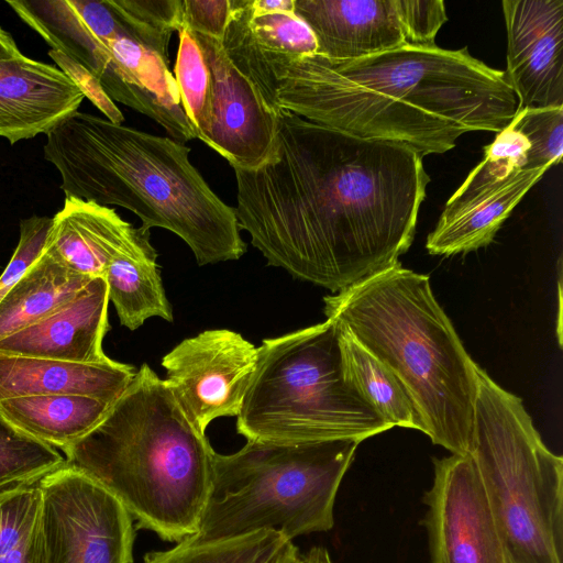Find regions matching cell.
<instances>
[{"label": "cell", "instance_id": "7c38bea8", "mask_svg": "<svg viewBox=\"0 0 563 563\" xmlns=\"http://www.w3.org/2000/svg\"><path fill=\"white\" fill-rule=\"evenodd\" d=\"M423 518L431 563H507L508 555L472 457L433 460Z\"/></svg>", "mask_w": 563, "mask_h": 563}, {"label": "cell", "instance_id": "f546056e", "mask_svg": "<svg viewBox=\"0 0 563 563\" xmlns=\"http://www.w3.org/2000/svg\"><path fill=\"white\" fill-rule=\"evenodd\" d=\"M130 38L159 55L167 64L168 45L181 27V0H107Z\"/></svg>", "mask_w": 563, "mask_h": 563}, {"label": "cell", "instance_id": "f35d334b", "mask_svg": "<svg viewBox=\"0 0 563 563\" xmlns=\"http://www.w3.org/2000/svg\"><path fill=\"white\" fill-rule=\"evenodd\" d=\"M23 56L12 35L0 26V60L18 59Z\"/></svg>", "mask_w": 563, "mask_h": 563}, {"label": "cell", "instance_id": "b9f144b4", "mask_svg": "<svg viewBox=\"0 0 563 563\" xmlns=\"http://www.w3.org/2000/svg\"><path fill=\"white\" fill-rule=\"evenodd\" d=\"M507 563H514V562L511 560H509V558H508V562Z\"/></svg>", "mask_w": 563, "mask_h": 563}, {"label": "cell", "instance_id": "d6986e66", "mask_svg": "<svg viewBox=\"0 0 563 563\" xmlns=\"http://www.w3.org/2000/svg\"><path fill=\"white\" fill-rule=\"evenodd\" d=\"M221 44L234 67L273 109H276L275 95L268 67L317 53L312 31L295 11L257 13L251 9L250 0H233Z\"/></svg>", "mask_w": 563, "mask_h": 563}, {"label": "cell", "instance_id": "4fadbf2b", "mask_svg": "<svg viewBox=\"0 0 563 563\" xmlns=\"http://www.w3.org/2000/svg\"><path fill=\"white\" fill-rule=\"evenodd\" d=\"M194 34L211 76L210 132L205 144L232 168H254L273 148L282 110L273 109L234 67L221 41Z\"/></svg>", "mask_w": 563, "mask_h": 563}, {"label": "cell", "instance_id": "603a6c76", "mask_svg": "<svg viewBox=\"0 0 563 563\" xmlns=\"http://www.w3.org/2000/svg\"><path fill=\"white\" fill-rule=\"evenodd\" d=\"M112 404L80 394L36 395L0 401V415L23 433L65 451L90 432Z\"/></svg>", "mask_w": 563, "mask_h": 563}, {"label": "cell", "instance_id": "83f0119b", "mask_svg": "<svg viewBox=\"0 0 563 563\" xmlns=\"http://www.w3.org/2000/svg\"><path fill=\"white\" fill-rule=\"evenodd\" d=\"M530 143L510 123L496 134L485 146L483 161L474 167L463 184L448 200L443 213L464 206L476 197L507 180L515 173L525 169Z\"/></svg>", "mask_w": 563, "mask_h": 563}, {"label": "cell", "instance_id": "7a4b0ae2", "mask_svg": "<svg viewBox=\"0 0 563 563\" xmlns=\"http://www.w3.org/2000/svg\"><path fill=\"white\" fill-rule=\"evenodd\" d=\"M278 110L349 134L452 150L467 132H500L517 111L505 71L466 47L406 46L355 59L310 54L268 67Z\"/></svg>", "mask_w": 563, "mask_h": 563}, {"label": "cell", "instance_id": "52a82bcc", "mask_svg": "<svg viewBox=\"0 0 563 563\" xmlns=\"http://www.w3.org/2000/svg\"><path fill=\"white\" fill-rule=\"evenodd\" d=\"M257 349L236 416L246 440L362 442L391 429L345 379L332 320L265 339Z\"/></svg>", "mask_w": 563, "mask_h": 563}, {"label": "cell", "instance_id": "2e32d148", "mask_svg": "<svg viewBox=\"0 0 563 563\" xmlns=\"http://www.w3.org/2000/svg\"><path fill=\"white\" fill-rule=\"evenodd\" d=\"M108 288L95 277L65 306L0 340V352L73 363H102V341L109 330Z\"/></svg>", "mask_w": 563, "mask_h": 563}, {"label": "cell", "instance_id": "8992f818", "mask_svg": "<svg viewBox=\"0 0 563 563\" xmlns=\"http://www.w3.org/2000/svg\"><path fill=\"white\" fill-rule=\"evenodd\" d=\"M360 443L247 440L234 453L216 452L208 500L189 538L211 542L274 530L292 541L331 530L338 490Z\"/></svg>", "mask_w": 563, "mask_h": 563}, {"label": "cell", "instance_id": "d590c367", "mask_svg": "<svg viewBox=\"0 0 563 563\" xmlns=\"http://www.w3.org/2000/svg\"><path fill=\"white\" fill-rule=\"evenodd\" d=\"M48 56L107 120L113 123H123L122 112L103 91L99 80L87 68L57 51L49 49Z\"/></svg>", "mask_w": 563, "mask_h": 563}, {"label": "cell", "instance_id": "60d3db41", "mask_svg": "<svg viewBox=\"0 0 563 563\" xmlns=\"http://www.w3.org/2000/svg\"><path fill=\"white\" fill-rule=\"evenodd\" d=\"M276 563H302V554L291 542Z\"/></svg>", "mask_w": 563, "mask_h": 563}, {"label": "cell", "instance_id": "d4e9b609", "mask_svg": "<svg viewBox=\"0 0 563 563\" xmlns=\"http://www.w3.org/2000/svg\"><path fill=\"white\" fill-rule=\"evenodd\" d=\"M156 260L154 247L122 253L110 262L103 275L109 302L120 323L131 331L152 317L168 322L174 319Z\"/></svg>", "mask_w": 563, "mask_h": 563}, {"label": "cell", "instance_id": "cb8c5ba5", "mask_svg": "<svg viewBox=\"0 0 563 563\" xmlns=\"http://www.w3.org/2000/svg\"><path fill=\"white\" fill-rule=\"evenodd\" d=\"M90 279L42 250L0 301V340L65 306Z\"/></svg>", "mask_w": 563, "mask_h": 563}, {"label": "cell", "instance_id": "5bb4252c", "mask_svg": "<svg viewBox=\"0 0 563 563\" xmlns=\"http://www.w3.org/2000/svg\"><path fill=\"white\" fill-rule=\"evenodd\" d=\"M507 82L517 109L563 107V0H504Z\"/></svg>", "mask_w": 563, "mask_h": 563}, {"label": "cell", "instance_id": "7402d4cb", "mask_svg": "<svg viewBox=\"0 0 563 563\" xmlns=\"http://www.w3.org/2000/svg\"><path fill=\"white\" fill-rule=\"evenodd\" d=\"M548 169H521L456 210L442 212L428 235V252L450 256L488 245L514 208Z\"/></svg>", "mask_w": 563, "mask_h": 563}, {"label": "cell", "instance_id": "277c9868", "mask_svg": "<svg viewBox=\"0 0 563 563\" xmlns=\"http://www.w3.org/2000/svg\"><path fill=\"white\" fill-rule=\"evenodd\" d=\"M63 452L66 463L109 490L139 528L169 542L197 532L216 452L147 364L102 420Z\"/></svg>", "mask_w": 563, "mask_h": 563}, {"label": "cell", "instance_id": "e0dca14e", "mask_svg": "<svg viewBox=\"0 0 563 563\" xmlns=\"http://www.w3.org/2000/svg\"><path fill=\"white\" fill-rule=\"evenodd\" d=\"M57 67L27 56L0 60V136L15 144L46 134L84 100Z\"/></svg>", "mask_w": 563, "mask_h": 563}, {"label": "cell", "instance_id": "836d02e7", "mask_svg": "<svg viewBox=\"0 0 563 563\" xmlns=\"http://www.w3.org/2000/svg\"><path fill=\"white\" fill-rule=\"evenodd\" d=\"M51 225L52 218L46 216L34 214L21 220L18 245L10 262L0 275V301L41 254Z\"/></svg>", "mask_w": 563, "mask_h": 563}, {"label": "cell", "instance_id": "30bf717a", "mask_svg": "<svg viewBox=\"0 0 563 563\" xmlns=\"http://www.w3.org/2000/svg\"><path fill=\"white\" fill-rule=\"evenodd\" d=\"M317 53L355 59L406 46L434 45L448 21L442 0H295Z\"/></svg>", "mask_w": 563, "mask_h": 563}, {"label": "cell", "instance_id": "1f68e13d", "mask_svg": "<svg viewBox=\"0 0 563 563\" xmlns=\"http://www.w3.org/2000/svg\"><path fill=\"white\" fill-rule=\"evenodd\" d=\"M510 124L530 143L525 169L552 167L563 154V107L517 109Z\"/></svg>", "mask_w": 563, "mask_h": 563}, {"label": "cell", "instance_id": "e575fe53", "mask_svg": "<svg viewBox=\"0 0 563 563\" xmlns=\"http://www.w3.org/2000/svg\"><path fill=\"white\" fill-rule=\"evenodd\" d=\"M232 11L233 0H181V27L222 41Z\"/></svg>", "mask_w": 563, "mask_h": 563}, {"label": "cell", "instance_id": "ab89813d", "mask_svg": "<svg viewBox=\"0 0 563 563\" xmlns=\"http://www.w3.org/2000/svg\"><path fill=\"white\" fill-rule=\"evenodd\" d=\"M302 563H334L329 551L323 547H313L302 554Z\"/></svg>", "mask_w": 563, "mask_h": 563}, {"label": "cell", "instance_id": "6da1fadb", "mask_svg": "<svg viewBox=\"0 0 563 563\" xmlns=\"http://www.w3.org/2000/svg\"><path fill=\"white\" fill-rule=\"evenodd\" d=\"M235 213L271 266L338 292L410 247L430 177L406 144L282 110L265 161L233 168Z\"/></svg>", "mask_w": 563, "mask_h": 563}, {"label": "cell", "instance_id": "ac0fdd59", "mask_svg": "<svg viewBox=\"0 0 563 563\" xmlns=\"http://www.w3.org/2000/svg\"><path fill=\"white\" fill-rule=\"evenodd\" d=\"M151 247L150 231L134 228L114 209L65 198L52 218L43 250L75 273L95 278L103 277L118 255Z\"/></svg>", "mask_w": 563, "mask_h": 563}, {"label": "cell", "instance_id": "3957f363", "mask_svg": "<svg viewBox=\"0 0 563 563\" xmlns=\"http://www.w3.org/2000/svg\"><path fill=\"white\" fill-rule=\"evenodd\" d=\"M45 135L44 158L58 172L65 198L128 209L141 230L180 238L198 265L245 253L235 208L210 188L185 144L78 111Z\"/></svg>", "mask_w": 563, "mask_h": 563}, {"label": "cell", "instance_id": "f1b7e54d", "mask_svg": "<svg viewBox=\"0 0 563 563\" xmlns=\"http://www.w3.org/2000/svg\"><path fill=\"white\" fill-rule=\"evenodd\" d=\"M179 43L174 67V77L184 111L203 143L210 132L211 76L203 52L187 27L177 31Z\"/></svg>", "mask_w": 563, "mask_h": 563}, {"label": "cell", "instance_id": "44dd1931", "mask_svg": "<svg viewBox=\"0 0 563 563\" xmlns=\"http://www.w3.org/2000/svg\"><path fill=\"white\" fill-rule=\"evenodd\" d=\"M109 358L73 363L0 352V401L36 395L80 394L114 402L136 374Z\"/></svg>", "mask_w": 563, "mask_h": 563}, {"label": "cell", "instance_id": "ffe728a7", "mask_svg": "<svg viewBox=\"0 0 563 563\" xmlns=\"http://www.w3.org/2000/svg\"><path fill=\"white\" fill-rule=\"evenodd\" d=\"M5 3L51 49L82 65L96 78L103 66L107 42L118 36L130 38L107 0H8Z\"/></svg>", "mask_w": 563, "mask_h": 563}, {"label": "cell", "instance_id": "9a60e30c", "mask_svg": "<svg viewBox=\"0 0 563 563\" xmlns=\"http://www.w3.org/2000/svg\"><path fill=\"white\" fill-rule=\"evenodd\" d=\"M97 79L113 102L151 118L170 139L183 144L197 139L175 77L155 52L124 36L111 38Z\"/></svg>", "mask_w": 563, "mask_h": 563}, {"label": "cell", "instance_id": "484cf974", "mask_svg": "<svg viewBox=\"0 0 563 563\" xmlns=\"http://www.w3.org/2000/svg\"><path fill=\"white\" fill-rule=\"evenodd\" d=\"M343 375L389 426L417 429L421 421L396 376L344 328L336 324Z\"/></svg>", "mask_w": 563, "mask_h": 563}, {"label": "cell", "instance_id": "9c48e42d", "mask_svg": "<svg viewBox=\"0 0 563 563\" xmlns=\"http://www.w3.org/2000/svg\"><path fill=\"white\" fill-rule=\"evenodd\" d=\"M40 489L33 563H133V518L97 481L65 462Z\"/></svg>", "mask_w": 563, "mask_h": 563}, {"label": "cell", "instance_id": "d6a6232c", "mask_svg": "<svg viewBox=\"0 0 563 563\" xmlns=\"http://www.w3.org/2000/svg\"><path fill=\"white\" fill-rule=\"evenodd\" d=\"M40 479L0 488V556L33 534L41 507Z\"/></svg>", "mask_w": 563, "mask_h": 563}, {"label": "cell", "instance_id": "5b68a950", "mask_svg": "<svg viewBox=\"0 0 563 563\" xmlns=\"http://www.w3.org/2000/svg\"><path fill=\"white\" fill-rule=\"evenodd\" d=\"M323 302L327 319L396 376L432 443L466 455L477 364L434 298L429 277L398 262Z\"/></svg>", "mask_w": 563, "mask_h": 563}, {"label": "cell", "instance_id": "8d00e7d4", "mask_svg": "<svg viewBox=\"0 0 563 563\" xmlns=\"http://www.w3.org/2000/svg\"><path fill=\"white\" fill-rule=\"evenodd\" d=\"M250 7L257 13L294 12L295 0H250Z\"/></svg>", "mask_w": 563, "mask_h": 563}, {"label": "cell", "instance_id": "8fae6325", "mask_svg": "<svg viewBox=\"0 0 563 563\" xmlns=\"http://www.w3.org/2000/svg\"><path fill=\"white\" fill-rule=\"evenodd\" d=\"M258 349L240 333L210 329L178 343L162 360L164 382L189 422L206 434L220 417H236Z\"/></svg>", "mask_w": 563, "mask_h": 563}, {"label": "cell", "instance_id": "ba28073f", "mask_svg": "<svg viewBox=\"0 0 563 563\" xmlns=\"http://www.w3.org/2000/svg\"><path fill=\"white\" fill-rule=\"evenodd\" d=\"M472 457L514 563H562L563 459L543 443L522 400L476 367Z\"/></svg>", "mask_w": 563, "mask_h": 563}, {"label": "cell", "instance_id": "4dcf8cb0", "mask_svg": "<svg viewBox=\"0 0 563 563\" xmlns=\"http://www.w3.org/2000/svg\"><path fill=\"white\" fill-rule=\"evenodd\" d=\"M65 462L55 448L23 433L0 415V488L40 479Z\"/></svg>", "mask_w": 563, "mask_h": 563}, {"label": "cell", "instance_id": "4316f807", "mask_svg": "<svg viewBox=\"0 0 563 563\" xmlns=\"http://www.w3.org/2000/svg\"><path fill=\"white\" fill-rule=\"evenodd\" d=\"M291 542L274 530L211 542L187 538L172 549L147 553L143 563H276Z\"/></svg>", "mask_w": 563, "mask_h": 563}, {"label": "cell", "instance_id": "74e56055", "mask_svg": "<svg viewBox=\"0 0 563 563\" xmlns=\"http://www.w3.org/2000/svg\"><path fill=\"white\" fill-rule=\"evenodd\" d=\"M0 563H33V534L20 547L1 555Z\"/></svg>", "mask_w": 563, "mask_h": 563}]
</instances>
